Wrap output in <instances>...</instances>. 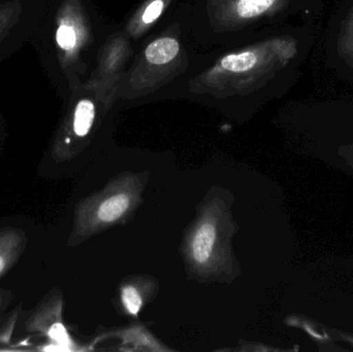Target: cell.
<instances>
[{
  "mask_svg": "<svg viewBox=\"0 0 353 352\" xmlns=\"http://www.w3.org/2000/svg\"><path fill=\"white\" fill-rule=\"evenodd\" d=\"M80 0H50L30 45L43 72L62 96L72 88L82 45Z\"/></svg>",
  "mask_w": 353,
  "mask_h": 352,
  "instance_id": "6da1fadb",
  "label": "cell"
},
{
  "mask_svg": "<svg viewBox=\"0 0 353 352\" xmlns=\"http://www.w3.org/2000/svg\"><path fill=\"white\" fill-rule=\"evenodd\" d=\"M128 204L130 200L124 194L113 196L101 205L99 211V218L105 222H112L125 212Z\"/></svg>",
  "mask_w": 353,
  "mask_h": 352,
  "instance_id": "52a82bcc",
  "label": "cell"
},
{
  "mask_svg": "<svg viewBox=\"0 0 353 352\" xmlns=\"http://www.w3.org/2000/svg\"><path fill=\"white\" fill-rule=\"evenodd\" d=\"M95 118V105L89 99H79L72 111V130L78 136L89 134Z\"/></svg>",
  "mask_w": 353,
  "mask_h": 352,
  "instance_id": "3957f363",
  "label": "cell"
},
{
  "mask_svg": "<svg viewBox=\"0 0 353 352\" xmlns=\"http://www.w3.org/2000/svg\"><path fill=\"white\" fill-rule=\"evenodd\" d=\"M6 262L2 256H0V274L3 272L4 268H6Z\"/></svg>",
  "mask_w": 353,
  "mask_h": 352,
  "instance_id": "8fae6325",
  "label": "cell"
},
{
  "mask_svg": "<svg viewBox=\"0 0 353 352\" xmlns=\"http://www.w3.org/2000/svg\"><path fill=\"white\" fill-rule=\"evenodd\" d=\"M179 53V43L172 37H163L147 47L145 56L152 64H165L172 61Z\"/></svg>",
  "mask_w": 353,
  "mask_h": 352,
  "instance_id": "277c9868",
  "label": "cell"
},
{
  "mask_svg": "<svg viewBox=\"0 0 353 352\" xmlns=\"http://www.w3.org/2000/svg\"><path fill=\"white\" fill-rule=\"evenodd\" d=\"M215 238V229L211 225H203L199 229L193 241V256L197 262L203 264L209 260Z\"/></svg>",
  "mask_w": 353,
  "mask_h": 352,
  "instance_id": "5b68a950",
  "label": "cell"
},
{
  "mask_svg": "<svg viewBox=\"0 0 353 352\" xmlns=\"http://www.w3.org/2000/svg\"><path fill=\"white\" fill-rule=\"evenodd\" d=\"M50 0H0V62L30 43Z\"/></svg>",
  "mask_w": 353,
  "mask_h": 352,
  "instance_id": "7a4b0ae2",
  "label": "cell"
},
{
  "mask_svg": "<svg viewBox=\"0 0 353 352\" xmlns=\"http://www.w3.org/2000/svg\"><path fill=\"white\" fill-rule=\"evenodd\" d=\"M257 62L254 52L247 51L238 54H230L221 60V68L232 72H243L252 70Z\"/></svg>",
  "mask_w": 353,
  "mask_h": 352,
  "instance_id": "8992f818",
  "label": "cell"
},
{
  "mask_svg": "<svg viewBox=\"0 0 353 352\" xmlns=\"http://www.w3.org/2000/svg\"><path fill=\"white\" fill-rule=\"evenodd\" d=\"M163 10V0H154L152 3L149 4L148 8L145 10L143 14V22L145 24H150V23L154 22Z\"/></svg>",
  "mask_w": 353,
  "mask_h": 352,
  "instance_id": "30bf717a",
  "label": "cell"
},
{
  "mask_svg": "<svg viewBox=\"0 0 353 352\" xmlns=\"http://www.w3.org/2000/svg\"><path fill=\"white\" fill-rule=\"evenodd\" d=\"M122 301L130 313L137 315L142 306V300L134 287H128L122 291Z\"/></svg>",
  "mask_w": 353,
  "mask_h": 352,
  "instance_id": "9c48e42d",
  "label": "cell"
},
{
  "mask_svg": "<svg viewBox=\"0 0 353 352\" xmlns=\"http://www.w3.org/2000/svg\"><path fill=\"white\" fill-rule=\"evenodd\" d=\"M275 2L276 0H239L236 12L241 18H254L270 10Z\"/></svg>",
  "mask_w": 353,
  "mask_h": 352,
  "instance_id": "ba28073f",
  "label": "cell"
}]
</instances>
